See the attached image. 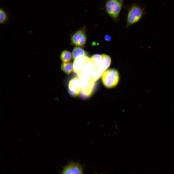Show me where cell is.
Returning <instances> with one entry per match:
<instances>
[{"mask_svg": "<svg viewBox=\"0 0 174 174\" xmlns=\"http://www.w3.org/2000/svg\"><path fill=\"white\" fill-rule=\"evenodd\" d=\"M103 72L98 67H96L92 71L90 78L95 82L102 76Z\"/></svg>", "mask_w": 174, "mask_h": 174, "instance_id": "4fadbf2b", "label": "cell"}, {"mask_svg": "<svg viewBox=\"0 0 174 174\" xmlns=\"http://www.w3.org/2000/svg\"><path fill=\"white\" fill-rule=\"evenodd\" d=\"M101 62L98 67L104 72L110 66L111 62V59L110 56L105 54H102Z\"/></svg>", "mask_w": 174, "mask_h": 174, "instance_id": "8fae6325", "label": "cell"}, {"mask_svg": "<svg viewBox=\"0 0 174 174\" xmlns=\"http://www.w3.org/2000/svg\"><path fill=\"white\" fill-rule=\"evenodd\" d=\"M69 93L73 96L78 95L80 93V79L78 77L72 78L68 84Z\"/></svg>", "mask_w": 174, "mask_h": 174, "instance_id": "ba28073f", "label": "cell"}, {"mask_svg": "<svg viewBox=\"0 0 174 174\" xmlns=\"http://www.w3.org/2000/svg\"><path fill=\"white\" fill-rule=\"evenodd\" d=\"M123 4V0H106L105 4V10L112 19L117 22Z\"/></svg>", "mask_w": 174, "mask_h": 174, "instance_id": "6da1fadb", "label": "cell"}, {"mask_svg": "<svg viewBox=\"0 0 174 174\" xmlns=\"http://www.w3.org/2000/svg\"><path fill=\"white\" fill-rule=\"evenodd\" d=\"M60 57L63 63L70 62L72 58V53L67 50L63 51L61 52Z\"/></svg>", "mask_w": 174, "mask_h": 174, "instance_id": "5bb4252c", "label": "cell"}, {"mask_svg": "<svg viewBox=\"0 0 174 174\" xmlns=\"http://www.w3.org/2000/svg\"><path fill=\"white\" fill-rule=\"evenodd\" d=\"M80 93L84 97H88L91 95L95 86V82L90 78L87 79H80Z\"/></svg>", "mask_w": 174, "mask_h": 174, "instance_id": "8992f818", "label": "cell"}, {"mask_svg": "<svg viewBox=\"0 0 174 174\" xmlns=\"http://www.w3.org/2000/svg\"><path fill=\"white\" fill-rule=\"evenodd\" d=\"M145 14L144 8L137 4H132L129 10L127 15L126 27L127 28L138 22L143 15Z\"/></svg>", "mask_w": 174, "mask_h": 174, "instance_id": "7a4b0ae2", "label": "cell"}, {"mask_svg": "<svg viewBox=\"0 0 174 174\" xmlns=\"http://www.w3.org/2000/svg\"><path fill=\"white\" fill-rule=\"evenodd\" d=\"M94 63L96 67H98L100 65L102 59V55L96 54L93 55L90 58Z\"/></svg>", "mask_w": 174, "mask_h": 174, "instance_id": "2e32d148", "label": "cell"}, {"mask_svg": "<svg viewBox=\"0 0 174 174\" xmlns=\"http://www.w3.org/2000/svg\"><path fill=\"white\" fill-rule=\"evenodd\" d=\"M60 174H84L83 167L79 162H68L60 172Z\"/></svg>", "mask_w": 174, "mask_h": 174, "instance_id": "5b68a950", "label": "cell"}, {"mask_svg": "<svg viewBox=\"0 0 174 174\" xmlns=\"http://www.w3.org/2000/svg\"><path fill=\"white\" fill-rule=\"evenodd\" d=\"M102 80L104 85L110 88L116 86L119 80V76L117 71L111 69L104 71L102 76Z\"/></svg>", "mask_w": 174, "mask_h": 174, "instance_id": "3957f363", "label": "cell"}, {"mask_svg": "<svg viewBox=\"0 0 174 174\" xmlns=\"http://www.w3.org/2000/svg\"><path fill=\"white\" fill-rule=\"evenodd\" d=\"M61 68L65 73L69 74L73 71V64L70 62L63 63L61 65Z\"/></svg>", "mask_w": 174, "mask_h": 174, "instance_id": "9a60e30c", "label": "cell"}, {"mask_svg": "<svg viewBox=\"0 0 174 174\" xmlns=\"http://www.w3.org/2000/svg\"><path fill=\"white\" fill-rule=\"evenodd\" d=\"M72 54V57L74 60L87 56V52L82 47H75L73 49Z\"/></svg>", "mask_w": 174, "mask_h": 174, "instance_id": "7c38bea8", "label": "cell"}, {"mask_svg": "<svg viewBox=\"0 0 174 174\" xmlns=\"http://www.w3.org/2000/svg\"><path fill=\"white\" fill-rule=\"evenodd\" d=\"M104 38L105 40L108 41H110L112 40L111 36L109 35H106L104 36Z\"/></svg>", "mask_w": 174, "mask_h": 174, "instance_id": "e0dca14e", "label": "cell"}, {"mask_svg": "<svg viewBox=\"0 0 174 174\" xmlns=\"http://www.w3.org/2000/svg\"><path fill=\"white\" fill-rule=\"evenodd\" d=\"M87 56H86L74 60L73 63V71L77 74L82 68L89 59Z\"/></svg>", "mask_w": 174, "mask_h": 174, "instance_id": "9c48e42d", "label": "cell"}, {"mask_svg": "<svg viewBox=\"0 0 174 174\" xmlns=\"http://www.w3.org/2000/svg\"><path fill=\"white\" fill-rule=\"evenodd\" d=\"M9 12L3 6L0 7V24L8 25L9 24L10 17Z\"/></svg>", "mask_w": 174, "mask_h": 174, "instance_id": "30bf717a", "label": "cell"}, {"mask_svg": "<svg viewBox=\"0 0 174 174\" xmlns=\"http://www.w3.org/2000/svg\"><path fill=\"white\" fill-rule=\"evenodd\" d=\"M93 62L90 58L81 70L77 74L80 79L90 78L93 71L96 67Z\"/></svg>", "mask_w": 174, "mask_h": 174, "instance_id": "52a82bcc", "label": "cell"}, {"mask_svg": "<svg viewBox=\"0 0 174 174\" xmlns=\"http://www.w3.org/2000/svg\"><path fill=\"white\" fill-rule=\"evenodd\" d=\"M87 40L86 31L83 28L77 30L71 35V44L76 47H84Z\"/></svg>", "mask_w": 174, "mask_h": 174, "instance_id": "277c9868", "label": "cell"}]
</instances>
